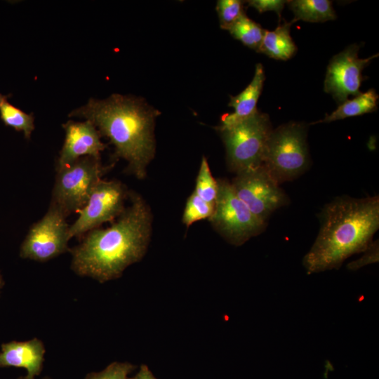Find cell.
Returning <instances> with one entry per match:
<instances>
[{"mask_svg": "<svg viewBox=\"0 0 379 379\" xmlns=\"http://www.w3.org/2000/svg\"><path fill=\"white\" fill-rule=\"evenodd\" d=\"M131 199V206L116 222L88 232L71 250V267L76 274L103 283L119 278L142 258L149 241L152 216L140 197L132 194Z\"/></svg>", "mask_w": 379, "mask_h": 379, "instance_id": "obj_1", "label": "cell"}, {"mask_svg": "<svg viewBox=\"0 0 379 379\" xmlns=\"http://www.w3.org/2000/svg\"><path fill=\"white\" fill-rule=\"evenodd\" d=\"M159 114L142 98L112 94L104 100L91 98L69 116L91 121L114 145L115 157L126 160L128 170L142 179L155 154L154 128Z\"/></svg>", "mask_w": 379, "mask_h": 379, "instance_id": "obj_2", "label": "cell"}, {"mask_svg": "<svg viewBox=\"0 0 379 379\" xmlns=\"http://www.w3.org/2000/svg\"><path fill=\"white\" fill-rule=\"evenodd\" d=\"M378 227V196L341 197L326 204L317 237L302 260L307 273L339 268L350 256L366 251Z\"/></svg>", "mask_w": 379, "mask_h": 379, "instance_id": "obj_3", "label": "cell"}, {"mask_svg": "<svg viewBox=\"0 0 379 379\" xmlns=\"http://www.w3.org/2000/svg\"><path fill=\"white\" fill-rule=\"evenodd\" d=\"M230 168L237 173L262 164L271 123L267 114L257 110L230 126H218Z\"/></svg>", "mask_w": 379, "mask_h": 379, "instance_id": "obj_4", "label": "cell"}, {"mask_svg": "<svg viewBox=\"0 0 379 379\" xmlns=\"http://www.w3.org/2000/svg\"><path fill=\"white\" fill-rule=\"evenodd\" d=\"M307 128L302 123L290 122L272 130L262 164L279 184L302 174L310 162Z\"/></svg>", "mask_w": 379, "mask_h": 379, "instance_id": "obj_5", "label": "cell"}, {"mask_svg": "<svg viewBox=\"0 0 379 379\" xmlns=\"http://www.w3.org/2000/svg\"><path fill=\"white\" fill-rule=\"evenodd\" d=\"M51 205L66 217L79 212L87 203L106 171L100 158L86 156L56 170Z\"/></svg>", "mask_w": 379, "mask_h": 379, "instance_id": "obj_6", "label": "cell"}, {"mask_svg": "<svg viewBox=\"0 0 379 379\" xmlns=\"http://www.w3.org/2000/svg\"><path fill=\"white\" fill-rule=\"evenodd\" d=\"M209 220L234 245L244 244L265 227V222L256 217L237 196L231 183L223 180L218 181L214 211Z\"/></svg>", "mask_w": 379, "mask_h": 379, "instance_id": "obj_7", "label": "cell"}, {"mask_svg": "<svg viewBox=\"0 0 379 379\" xmlns=\"http://www.w3.org/2000/svg\"><path fill=\"white\" fill-rule=\"evenodd\" d=\"M66 218L50 204L46 214L29 229L21 244L20 256L45 262L66 252L70 239Z\"/></svg>", "mask_w": 379, "mask_h": 379, "instance_id": "obj_8", "label": "cell"}, {"mask_svg": "<svg viewBox=\"0 0 379 379\" xmlns=\"http://www.w3.org/2000/svg\"><path fill=\"white\" fill-rule=\"evenodd\" d=\"M231 185L237 196L264 222L288 201L286 194L263 165L237 173Z\"/></svg>", "mask_w": 379, "mask_h": 379, "instance_id": "obj_9", "label": "cell"}, {"mask_svg": "<svg viewBox=\"0 0 379 379\" xmlns=\"http://www.w3.org/2000/svg\"><path fill=\"white\" fill-rule=\"evenodd\" d=\"M127 196L124 186L117 180L101 179L91 192L86 204L69 227V239L81 237L106 222H111L124 211Z\"/></svg>", "mask_w": 379, "mask_h": 379, "instance_id": "obj_10", "label": "cell"}, {"mask_svg": "<svg viewBox=\"0 0 379 379\" xmlns=\"http://www.w3.org/2000/svg\"><path fill=\"white\" fill-rule=\"evenodd\" d=\"M359 46L352 44L334 55L331 60L326 74L324 91L330 93L339 103L347 100L350 95L357 96L362 78V70L378 54L368 58H359Z\"/></svg>", "mask_w": 379, "mask_h": 379, "instance_id": "obj_11", "label": "cell"}, {"mask_svg": "<svg viewBox=\"0 0 379 379\" xmlns=\"http://www.w3.org/2000/svg\"><path fill=\"white\" fill-rule=\"evenodd\" d=\"M62 127L65 138L57 160L56 170L84 157L100 158L106 145L101 141V135L91 121L69 120L62 124Z\"/></svg>", "mask_w": 379, "mask_h": 379, "instance_id": "obj_12", "label": "cell"}, {"mask_svg": "<svg viewBox=\"0 0 379 379\" xmlns=\"http://www.w3.org/2000/svg\"><path fill=\"white\" fill-rule=\"evenodd\" d=\"M45 348L39 339L27 341H11L3 343L0 352V367L24 368L27 379H34L43 368Z\"/></svg>", "mask_w": 379, "mask_h": 379, "instance_id": "obj_13", "label": "cell"}, {"mask_svg": "<svg viewBox=\"0 0 379 379\" xmlns=\"http://www.w3.org/2000/svg\"><path fill=\"white\" fill-rule=\"evenodd\" d=\"M265 80V75L263 67L260 63H258L255 65L253 78L247 87L237 95L230 96L228 105L233 107L234 112L223 114L221 117L220 126H230L251 116L258 110L256 105Z\"/></svg>", "mask_w": 379, "mask_h": 379, "instance_id": "obj_14", "label": "cell"}, {"mask_svg": "<svg viewBox=\"0 0 379 379\" xmlns=\"http://www.w3.org/2000/svg\"><path fill=\"white\" fill-rule=\"evenodd\" d=\"M293 22H284L274 30H265L258 52L276 59L286 60L297 51V46L290 34V28Z\"/></svg>", "mask_w": 379, "mask_h": 379, "instance_id": "obj_15", "label": "cell"}, {"mask_svg": "<svg viewBox=\"0 0 379 379\" xmlns=\"http://www.w3.org/2000/svg\"><path fill=\"white\" fill-rule=\"evenodd\" d=\"M294 14L292 22L302 20L311 22H322L333 20L337 16L328 0H293L287 1Z\"/></svg>", "mask_w": 379, "mask_h": 379, "instance_id": "obj_16", "label": "cell"}, {"mask_svg": "<svg viewBox=\"0 0 379 379\" xmlns=\"http://www.w3.org/2000/svg\"><path fill=\"white\" fill-rule=\"evenodd\" d=\"M378 100V95L375 91L369 89L366 92L355 96L353 99H347L331 114L326 115L324 119L313 122L312 124L331 122L374 112L377 109Z\"/></svg>", "mask_w": 379, "mask_h": 379, "instance_id": "obj_17", "label": "cell"}, {"mask_svg": "<svg viewBox=\"0 0 379 379\" xmlns=\"http://www.w3.org/2000/svg\"><path fill=\"white\" fill-rule=\"evenodd\" d=\"M231 35L250 48L258 51L265 29L245 13L227 29Z\"/></svg>", "mask_w": 379, "mask_h": 379, "instance_id": "obj_18", "label": "cell"}, {"mask_svg": "<svg viewBox=\"0 0 379 379\" xmlns=\"http://www.w3.org/2000/svg\"><path fill=\"white\" fill-rule=\"evenodd\" d=\"M0 117L5 125L22 132L26 139L30 138L34 129L33 114H27L6 101L0 106Z\"/></svg>", "mask_w": 379, "mask_h": 379, "instance_id": "obj_19", "label": "cell"}, {"mask_svg": "<svg viewBox=\"0 0 379 379\" xmlns=\"http://www.w3.org/2000/svg\"><path fill=\"white\" fill-rule=\"evenodd\" d=\"M194 192L204 201L215 205L218 194V181L213 177L205 157L201 159Z\"/></svg>", "mask_w": 379, "mask_h": 379, "instance_id": "obj_20", "label": "cell"}, {"mask_svg": "<svg viewBox=\"0 0 379 379\" xmlns=\"http://www.w3.org/2000/svg\"><path fill=\"white\" fill-rule=\"evenodd\" d=\"M213 211L214 205L204 201L194 192L186 202L182 222L189 227L197 221L210 218Z\"/></svg>", "mask_w": 379, "mask_h": 379, "instance_id": "obj_21", "label": "cell"}, {"mask_svg": "<svg viewBox=\"0 0 379 379\" xmlns=\"http://www.w3.org/2000/svg\"><path fill=\"white\" fill-rule=\"evenodd\" d=\"M243 1L240 0H219L216 11L220 27L227 30L244 13Z\"/></svg>", "mask_w": 379, "mask_h": 379, "instance_id": "obj_22", "label": "cell"}, {"mask_svg": "<svg viewBox=\"0 0 379 379\" xmlns=\"http://www.w3.org/2000/svg\"><path fill=\"white\" fill-rule=\"evenodd\" d=\"M134 366L128 362H113L100 372L90 373L84 379H128Z\"/></svg>", "mask_w": 379, "mask_h": 379, "instance_id": "obj_23", "label": "cell"}, {"mask_svg": "<svg viewBox=\"0 0 379 379\" xmlns=\"http://www.w3.org/2000/svg\"><path fill=\"white\" fill-rule=\"evenodd\" d=\"M378 241H372L368 247L364 251V254L359 259L350 262L347 269L355 271L364 266L378 262Z\"/></svg>", "mask_w": 379, "mask_h": 379, "instance_id": "obj_24", "label": "cell"}, {"mask_svg": "<svg viewBox=\"0 0 379 379\" xmlns=\"http://www.w3.org/2000/svg\"><path fill=\"white\" fill-rule=\"evenodd\" d=\"M287 1L284 0H250L247 3L259 13L274 11L281 18V11Z\"/></svg>", "mask_w": 379, "mask_h": 379, "instance_id": "obj_25", "label": "cell"}, {"mask_svg": "<svg viewBox=\"0 0 379 379\" xmlns=\"http://www.w3.org/2000/svg\"><path fill=\"white\" fill-rule=\"evenodd\" d=\"M133 379H157L146 365H142Z\"/></svg>", "mask_w": 379, "mask_h": 379, "instance_id": "obj_26", "label": "cell"}, {"mask_svg": "<svg viewBox=\"0 0 379 379\" xmlns=\"http://www.w3.org/2000/svg\"><path fill=\"white\" fill-rule=\"evenodd\" d=\"M9 97V95H4L0 93V106L6 101H7L8 100V98Z\"/></svg>", "mask_w": 379, "mask_h": 379, "instance_id": "obj_27", "label": "cell"}, {"mask_svg": "<svg viewBox=\"0 0 379 379\" xmlns=\"http://www.w3.org/2000/svg\"><path fill=\"white\" fill-rule=\"evenodd\" d=\"M4 281L2 274L0 272V291L1 288L4 287Z\"/></svg>", "mask_w": 379, "mask_h": 379, "instance_id": "obj_28", "label": "cell"}, {"mask_svg": "<svg viewBox=\"0 0 379 379\" xmlns=\"http://www.w3.org/2000/svg\"><path fill=\"white\" fill-rule=\"evenodd\" d=\"M16 379H27L25 376H20V377H18V378ZM43 379H51L49 377H44Z\"/></svg>", "mask_w": 379, "mask_h": 379, "instance_id": "obj_29", "label": "cell"}]
</instances>
